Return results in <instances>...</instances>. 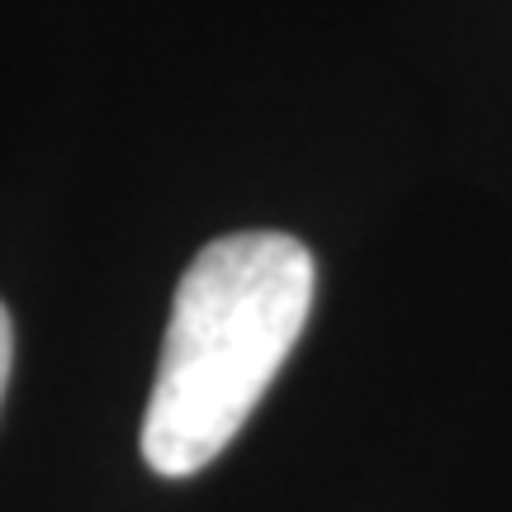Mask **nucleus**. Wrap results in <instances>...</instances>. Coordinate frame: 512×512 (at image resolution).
Returning a JSON list of instances; mask_svg holds the SVG:
<instances>
[{
    "mask_svg": "<svg viewBox=\"0 0 512 512\" xmlns=\"http://www.w3.org/2000/svg\"><path fill=\"white\" fill-rule=\"evenodd\" d=\"M313 285V256L290 233H228L185 266L143 413L157 475L185 479L228 451L290 361Z\"/></svg>",
    "mask_w": 512,
    "mask_h": 512,
    "instance_id": "f257e3e1",
    "label": "nucleus"
},
{
    "mask_svg": "<svg viewBox=\"0 0 512 512\" xmlns=\"http://www.w3.org/2000/svg\"><path fill=\"white\" fill-rule=\"evenodd\" d=\"M10 361H15V328H10V309L0 304V403H5V384H10Z\"/></svg>",
    "mask_w": 512,
    "mask_h": 512,
    "instance_id": "f03ea898",
    "label": "nucleus"
}]
</instances>
